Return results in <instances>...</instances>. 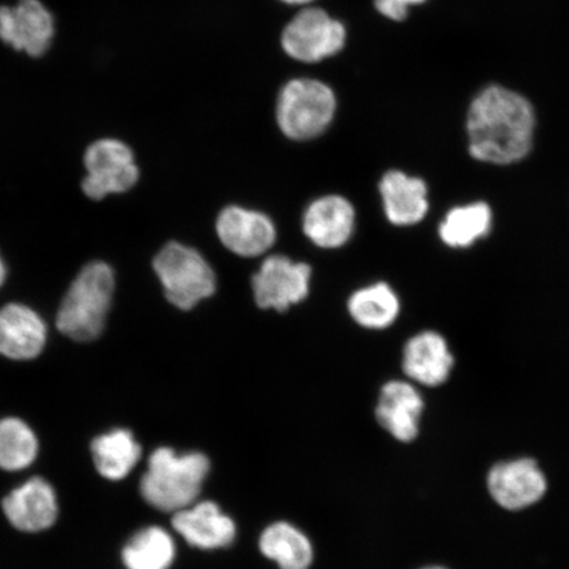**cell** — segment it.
<instances>
[{
	"instance_id": "8992f818",
	"label": "cell",
	"mask_w": 569,
	"mask_h": 569,
	"mask_svg": "<svg viewBox=\"0 0 569 569\" xmlns=\"http://www.w3.org/2000/svg\"><path fill=\"white\" fill-rule=\"evenodd\" d=\"M83 161L88 169L82 182L83 193L96 201L110 194L126 193L139 180L133 152L123 141L97 140L88 148Z\"/></svg>"
},
{
	"instance_id": "3957f363",
	"label": "cell",
	"mask_w": 569,
	"mask_h": 569,
	"mask_svg": "<svg viewBox=\"0 0 569 569\" xmlns=\"http://www.w3.org/2000/svg\"><path fill=\"white\" fill-rule=\"evenodd\" d=\"M116 279L104 262H91L71 283L63 298L57 329L76 341H91L101 336L109 312Z\"/></svg>"
},
{
	"instance_id": "9c48e42d",
	"label": "cell",
	"mask_w": 569,
	"mask_h": 569,
	"mask_svg": "<svg viewBox=\"0 0 569 569\" xmlns=\"http://www.w3.org/2000/svg\"><path fill=\"white\" fill-rule=\"evenodd\" d=\"M172 528L191 549L203 552L230 549L237 542L239 526L220 505L199 498L172 516Z\"/></svg>"
},
{
	"instance_id": "7c38bea8",
	"label": "cell",
	"mask_w": 569,
	"mask_h": 569,
	"mask_svg": "<svg viewBox=\"0 0 569 569\" xmlns=\"http://www.w3.org/2000/svg\"><path fill=\"white\" fill-rule=\"evenodd\" d=\"M488 488L500 507L521 510L537 503L545 496L547 480L536 460L518 459L498 462L490 469Z\"/></svg>"
},
{
	"instance_id": "7402d4cb",
	"label": "cell",
	"mask_w": 569,
	"mask_h": 569,
	"mask_svg": "<svg viewBox=\"0 0 569 569\" xmlns=\"http://www.w3.org/2000/svg\"><path fill=\"white\" fill-rule=\"evenodd\" d=\"M176 558L173 533L161 526H148L134 533L122 552L127 569H170Z\"/></svg>"
},
{
	"instance_id": "d4e9b609",
	"label": "cell",
	"mask_w": 569,
	"mask_h": 569,
	"mask_svg": "<svg viewBox=\"0 0 569 569\" xmlns=\"http://www.w3.org/2000/svg\"><path fill=\"white\" fill-rule=\"evenodd\" d=\"M430 0H375L376 10L395 23H403L416 7L429 4Z\"/></svg>"
},
{
	"instance_id": "5b68a950",
	"label": "cell",
	"mask_w": 569,
	"mask_h": 569,
	"mask_svg": "<svg viewBox=\"0 0 569 569\" xmlns=\"http://www.w3.org/2000/svg\"><path fill=\"white\" fill-rule=\"evenodd\" d=\"M337 111L336 92L326 83L298 78L284 84L277 101V123L291 140L319 137L332 122Z\"/></svg>"
},
{
	"instance_id": "ac0fdd59",
	"label": "cell",
	"mask_w": 569,
	"mask_h": 569,
	"mask_svg": "<svg viewBox=\"0 0 569 569\" xmlns=\"http://www.w3.org/2000/svg\"><path fill=\"white\" fill-rule=\"evenodd\" d=\"M453 356L447 341L433 331L412 337L403 350V372L425 387L442 386L451 373Z\"/></svg>"
},
{
	"instance_id": "6da1fadb",
	"label": "cell",
	"mask_w": 569,
	"mask_h": 569,
	"mask_svg": "<svg viewBox=\"0 0 569 569\" xmlns=\"http://www.w3.org/2000/svg\"><path fill=\"white\" fill-rule=\"evenodd\" d=\"M538 128L537 107L528 96L507 84L488 83L467 107V153L486 166H516L536 149Z\"/></svg>"
},
{
	"instance_id": "4316f807",
	"label": "cell",
	"mask_w": 569,
	"mask_h": 569,
	"mask_svg": "<svg viewBox=\"0 0 569 569\" xmlns=\"http://www.w3.org/2000/svg\"><path fill=\"white\" fill-rule=\"evenodd\" d=\"M6 274H7L6 267L3 264L2 259H0V288H2V284L6 280Z\"/></svg>"
},
{
	"instance_id": "cb8c5ba5",
	"label": "cell",
	"mask_w": 569,
	"mask_h": 569,
	"mask_svg": "<svg viewBox=\"0 0 569 569\" xmlns=\"http://www.w3.org/2000/svg\"><path fill=\"white\" fill-rule=\"evenodd\" d=\"M39 442L30 426L17 418L0 421V468L20 471L38 457Z\"/></svg>"
},
{
	"instance_id": "484cf974",
	"label": "cell",
	"mask_w": 569,
	"mask_h": 569,
	"mask_svg": "<svg viewBox=\"0 0 569 569\" xmlns=\"http://www.w3.org/2000/svg\"><path fill=\"white\" fill-rule=\"evenodd\" d=\"M281 2L287 4H309L312 2V0H281Z\"/></svg>"
},
{
	"instance_id": "603a6c76",
	"label": "cell",
	"mask_w": 569,
	"mask_h": 569,
	"mask_svg": "<svg viewBox=\"0 0 569 569\" xmlns=\"http://www.w3.org/2000/svg\"><path fill=\"white\" fill-rule=\"evenodd\" d=\"M490 226L492 211L487 203L461 206L447 213L439 226V237L448 247L467 248L476 240L487 237Z\"/></svg>"
},
{
	"instance_id": "e0dca14e",
	"label": "cell",
	"mask_w": 569,
	"mask_h": 569,
	"mask_svg": "<svg viewBox=\"0 0 569 569\" xmlns=\"http://www.w3.org/2000/svg\"><path fill=\"white\" fill-rule=\"evenodd\" d=\"M47 327L23 305H7L0 310V353L12 360H32L44 348Z\"/></svg>"
},
{
	"instance_id": "44dd1931",
	"label": "cell",
	"mask_w": 569,
	"mask_h": 569,
	"mask_svg": "<svg viewBox=\"0 0 569 569\" xmlns=\"http://www.w3.org/2000/svg\"><path fill=\"white\" fill-rule=\"evenodd\" d=\"M401 303L395 290L386 282H377L356 290L348 300V312L368 330L388 329L400 316Z\"/></svg>"
},
{
	"instance_id": "52a82bcc",
	"label": "cell",
	"mask_w": 569,
	"mask_h": 569,
	"mask_svg": "<svg viewBox=\"0 0 569 569\" xmlns=\"http://www.w3.org/2000/svg\"><path fill=\"white\" fill-rule=\"evenodd\" d=\"M346 39V28L340 21L322 9L310 7L284 27L281 44L291 59L315 63L339 53Z\"/></svg>"
},
{
	"instance_id": "8fae6325",
	"label": "cell",
	"mask_w": 569,
	"mask_h": 569,
	"mask_svg": "<svg viewBox=\"0 0 569 569\" xmlns=\"http://www.w3.org/2000/svg\"><path fill=\"white\" fill-rule=\"evenodd\" d=\"M216 229L222 244L241 258H258L276 243L273 220L264 212L229 206L219 212Z\"/></svg>"
},
{
	"instance_id": "83f0119b",
	"label": "cell",
	"mask_w": 569,
	"mask_h": 569,
	"mask_svg": "<svg viewBox=\"0 0 569 569\" xmlns=\"http://www.w3.org/2000/svg\"><path fill=\"white\" fill-rule=\"evenodd\" d=\"M421 569H447V568L438 567V566H431V567H425V568H421Z\"/></svg>"
},
{
	"instance_id": "ba28073f",
	"label": "cell",
	"mask_w": 569,
	"mask_h": 569,
	"mask_svg": "<svg viewBox=\"0 0 569 569\" xmlns=\"http://www.w3.org/2000/svg\"><path fill=\"white\" fill-rule=\"evenodd\" d=\"M310 280L311 268L305 262L269 256L252 277L254 301L260 309L288 311L309 296Z\"/></svg>"
},
{
	"instance_id": "2e32d148",
	"label": "cell",
	"mask_w": 569,
	"mask_h": 569,
	"mask_svg": "<svg viewBox=\"0 0 569 569\" xmlns=\"http://www.w3.org/2000/svg\"><path fill=\"white\" fill-rule=\"evenodd\" d=\"M3 511L13 528L39 532L53 526L59 505L51 483L33 478L4 498Z\"/></svg>"
},
{
	"instance_id": "4fadbf2b",
	"label": "cell",
	"mask_w": 569,
	"mask_h": 569,
	"mask_svg": "<svg viewBox=\"0 0 569 569\" xmlns=\"http://www.w3.org/2000/svg\"><path fill=\"white\" fill-rule=\"evenodd\" d=\"M425 408L421 393L407 381H389L381 388L376 419L398 442L411 443L419 433Z\"/></svg>"
},
{
	"instance_id": "5bb4252c",
	"label": "cell",
	"mask_w": 569,
	"mask_h": 569,
	"mask_svg": "<svg viewBox=\"0 0 569 569\" xmlns=\"http://www.w3.org/2000/svg\"><path fill=\"white\" fill-rule=\"evenodd\" d=\"M356 211L347 198L325 196L316 199L306 209L302 229L306 237L317 247L337 249L352 238Z\"/></svg>"
},
{
	"instance_id": "d6986e66",
	"label": "cell",
	"mask_w": 569,
	"mask_h": 569,
	"mask_svg": "<svg viewBox=\"0 0 569 569\" xmlns=\"http://www.w3.org/2000/svg\"><path fill=\"white\" fill-rule=\"evenodd\" d=\"M383 211L391 224L407 227L421 222L429 211V189L422 178L389 170L380 182Z\"/></svg>"
},
{
	"instance_id": "7a4b0ae2",
	"label": "cell",
	"mask_w": 569,
	"mask_h": 569,
	"mask_svg": "<svg viewBox=\"0 0 569 569\" xmlns=\"http://www.w3.org/2000/svg\"><path fill=\"white\" fill-rule=\"evenodd\" d=\"M211 469V459L203 451L177 452L172 447H159L142 475L141 497L149 507L173 516L202 498Z\"/></svg>"
},
{
	"instance_id": "ffe728a7",
	"label": "cell",
	"mask_w": 569,
	"mask_h": 569,
	"mask_svg": "<svg viewBox=\"0 0 569 569\" xmlns=\"http://www.w3.org/2000/svg\"><path fill=\"white\" fill-rule=\"evenodd\" d=\"M91 452L98 472L112 481L126 479L142 455L141 446L128 430H113L98 437L91 443Z\"/></svg>"
},
{
	"instance_id": "30bf717a",
	"label": "cell",
	"mask_w": 569,
	"mask_h": 569,
	"mask_svg": "<svg viewBox=\"0 0 569 569\" xmlns=\"http://www.w3.org/2000/svg\"><path fill=\"white\" fill-rule=\"evenodd\" d=\"M54 19L40 0H19L0 7V40L33 59L47 54L54 38Z\"/></svg>"
},
{
	"instance_id": "277c9868",
	"label": "cell",
	"mask_w": 569,
	"mask_h": 569,
	"mask_svg": "<svg viewBox=\"0 0 569 569\" xmlns=\"http://www.w3.org/2000/svg\"><path fill=\"white\" fill-rule=\"evenodd\" d=\"M167 300L176 308L188 311L210 298L217 290V276L208 260L197 249L168 243L153 260Z\"/></svg>"
},
{
	"instance_id": "9a60e30c",
	"label": "cell",
	"mask_w": 569,
	"mask_h": 569,
	"mask_svg": "<svg viewBox=\"0 0 569 569\" xmlns=\"http://www.w3.org/2000/svg\"><path fill=\"white\" fill-rule=\"evenodd\" d=\"M258 550L277 569H311L317 558L309 533L287 519H277L262 528Z\"/></svg>"
}]
</instances>
